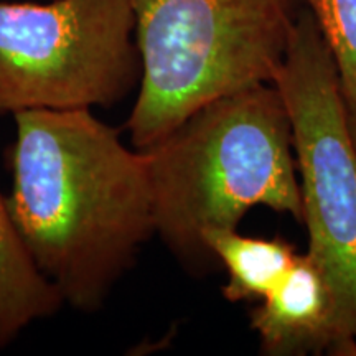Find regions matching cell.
Masks as SVG:
<instances>
[{
  "mask_svg": "<svg viewBox=\"0 0 356 356\" xmlns=\"http://www.w3.org/2000/svg\"><path fill=\"white\" fill-rule=\"evenodd\" d=\"M13 119L7 207L17 233L65 304L95 314L155 234L147 155L91 109Z\"/></svg>",
  "mask_w": 356,
  "mask_h": 356,
  "instance_id": "obj_1",
  "label": "cell"
},
{
  "mask_svg": "<svg viewBox=\"0 0 356 356\" xmlns=\"http://www.w3.org/2000/svg\"><path fill=\"white\" fill-rule=\"evenodd\" d=\"M144 152L155 234L191 267L215 262L204 233L236 229L251 208L304 220L291 119L274 83L208 102Z\"/></svg>",
  "mask_w": 356,
  "mask_h": 356,
  "instance_id": "obj_2",
  "label": "cell"
},
{
  "mask_svg": "<svg viewBox=\"0 0 356 356\" xmlns=\"http://www.w3.org/2000/svg\"><path fill=\"white\" fill-rule=\"evenodd\" d=\"M302 0H131L142 74L126 129L157 144L221 96L273 83Z\"/></svg>",
  "mask_w": 356,
  "mask_h": 356,
  "instance_id": "obj_3",
  "label": "cell"
},
{
  "mask_svg": "<svg viewBox=\"0 0 356 356\" xmlns=\"http://www.w3.org/2000/svg\"><path fill=\"white\" fill-rule=\"evenodd\" d=\"M131 0H0V114L111 108L139 86Z\"/></svg>",
  "mask_w": 356,
  "mask_h": 356,
  "instance_id": "obj_4",
  "label": "cell"
},
{
  "mask_svg": "<svg viewBox=\"0 0 356 356\" xmlns=\"http://www.w3.org/2000/svg\"><path fill=\"white\" fill-rule=\"evenodd\" d=\"M273 83L291 119L309 254L335 293L341 332L356 343V149L335 60L305 6Z\"/></svg>",
  "mask_w": 356,
  "mask_h": 356,
  "instance_id": "obj_5",
  "label": "cell"
},
{
  "mask_svg": "<svg viewBox=\"0 0 356 356\" xmlns=\"http://www.w3.org/2000/svg\"><path fill=\"white\" fill-rule=\"evenodd\" d=\"M251 327L270 356L356 355V343L341 332L330 282L309 252L297 254L286 277L251 312Z\"/></svg>",
  "mask_w": 356,
  "mask_h": 356,
  "instance_id": "obj_6",
  "label": "cell"
},
{
  "mask_svg": "<svg viewBox=\"0 0 356 356\" xmlns=\"http://www.w3.org/2000/svg\"><path fill=\"white\" fill-rule=\"evenodd\" d=\"M63 305L60 293L30 257L12 221L7 197L0 195V348L37 320L53 317Z\"/></svg>",
  "mask_w": 356,
  "mask_h": 356,
  "instance_id": "obj_7",
  "label": "cell"
},
{
  "mask_svg": "<svg viewBox=\"0 0 356 356\" xmlns=\"http://www.w3.org/2000/svg\"><path fill=\"white\" fill-rule=\"evenodd\" d=\"M203 246L228 270L222 296L229 302L262 300L286 277L297 257L292 244L282 238H249L236 229L208 231Z\"/></svg>",
  "mask_w": 356,
  "mask_h": 356,
  "instance_id": "obj_8",
  "label": "cell"
},
{
  "mask_svg": "<svg viewBox=\"0 0 356 356\" xmlns=\"http://www.w3.org/2000/svg\"><path fill=\"white\" fill-rule=\"evenodd\" d=\"M335 60L346 106L356 104V0H302Z\"/></svg>",
  "mask_w": 356,
  "mask_h": 356,
  "instance_id": "obj_9",
  "label": "cell"
},
{
  "mask_svg": "<svg viewBox=\"0 0 356 356\" xmlns=\"http://www.w3.org/2000/svg\"><path fill=\"white\" fill-rule=\"evenodd\" d=\"M346 111H348V126L351 132V139H353V144L356 149V104L346 106Z\"/></svg>",
  "mask_w": 356,
  "mask_h": 356,
  "instance_id": "obj_10",
  "label": "cell"
}]
</instances>
